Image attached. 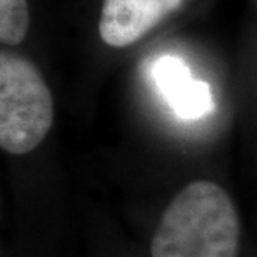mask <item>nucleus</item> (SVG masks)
Here are the masks:
<instances>
[{"label":"nucleus","instance_id":"f257e3e1","mask_svg":"<svg viewBox=\"0 0 257 257\" xmlns=\"http://www.w3.org/2000/svg\"><path fill=\"white\" fill-rule=\"evenodd\" d=\"M240 222L222 187L194 181L169 202L151 242L152 257H237Z\"/></svg>","mask_w":257,"mask_h":257},{"label":"nucleus","instance_id":"f03ea898","mask_svg":"<svg viewBox=\"0 0 257 257\" xmlns=\"http://www.w3.org/2000/svg\"><path fill=\"white\" fill-rule=\"evenodd\" d=\"M54 124V100L29 59L0 55V147L12 156L35 151Z\"/></svg>","mask_w":257,"mask_h":257},{"label":"nucleus","instance_id":"7ed1b4c3","mask_svg":"<svg viewBox=\"0 0 257 257\" xmlns=\"http://www.w3.org/2000/svg\"><path fill=\"white\" fill-rule=\"evenodd\" d=\"M184 0H102L99 35L114 49H124L156 29Z\"/></svg>","mask_w":257,"mask_h":257},{"label":"nucleus","instance_id":"20e7f679","mask_svg":"<svg viewBox=\"0 0 257 257\" xmlns=\"http://www.w3.org/2000/svg\"><path fill=\"white\" fill-rule=\"evenodd\" d=\"M156 87L174 114L184 120H194L214 110V97L210 85L195 80L187 64L176 55H162L152 67Z\"/></svg>","mask_w":257,"mask_h":257},{"label":"nucleus","instance_id":"39448f33","mask_svg":"<svg viewBox=\"0 0 257 257\" xmlns=\"http://www.w3.org/2000/svg\"><path fill=\"white\" fill-rule=\"evenodd\" d=\"M30 10L27 0H0V42L19 45L27 37Z\"/></svg>","mask_w":257,"mask_h":257}]
</instances>
